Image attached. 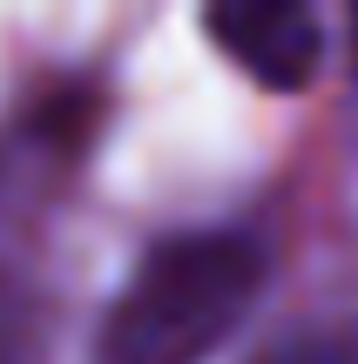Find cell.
Returning a JSON list of instances; mask_svg holds the SVG:
<instances>
[{"label":"cell","mask_w":358,"mask_h":364,"mask_svg":"<svg viewBox=\"0 0 358 364\" xmlns=\"http://www.w3.org/2000/svg\"><path fill=\"white\" fill-rule=\"evenodd\" d=\"M210 41L257 81V88H305L325 61V27L311 7H291V0H230V7L203 14Z\"/></svg>","instance_id":"cell-2"},{"label":"cell","mask_w":358,"mask_h":364,"mask_svg":"<svg viewBox=\"0 0 358 364\" xmlns=\"http://www.w3.org/2000/svg\"><path fill=\"white\" fill-rule=\"evenodd\" d=\"M0 364H41V331H34V304L14 284V270H0Z\"/></svg>","instance_id":"cell-3"},{"label":"cell","mask_w":358,"mask_h":364,"mask_svg":"<svg viewBox=\"0 0 358 364\" xmlns=\"http://www.w3.org/2000/svg\"><path fill=\"white\" fill-rule=\"evenodd\" d=\"M257 364H358V331H298V338L270 344Z\"/></svg>","instance_id":"cell-4"},{"label":"cell","mask_w":358,"mask_h":364,"mask_svg":"<svg viewBox=\"0 0 358 364\" xmlns=\"http://www.w3.org/2000/svg\"><path fill=\"white\" fill-rule=\"evenodd\" d=\"M270 250L257 230H183L162 236L122 297L102 311L88 364H203L257 311Z\"/></svg>","instance_id":"cell-1"}]
</instances>
